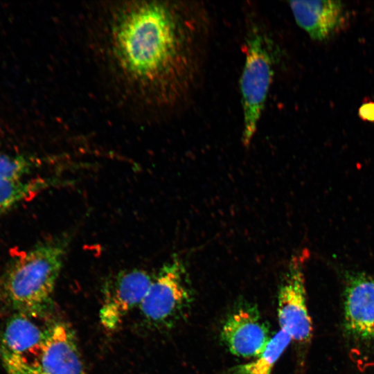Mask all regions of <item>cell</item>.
<instances>
[{
  "mask_svg": "<svg viewBox=\"0 0 374 374\" xmlns=\"http://www.w3.org/2000/svg\"><path fill=\"white\" fill-rule=\"evenodd\" d=\"M291 341L290 336L280 330L269 339L264 350L255 360L232 368L231 374H270Z\"/></svg>",
  "mask_w": 374,
  "mask_h": 374,
  "instance_id": "13",
  "label": "cell"
},
{
  "mask_svg": "<svg viewBox=\"0 0 374 374\" xmlns=\"http://www.w3.org/2000/svg\"><path fill=\"white\" fill-rule=\"evenodd\" d=\"M193 301L184 262L174 256L153 274L152 283L139 307L144 321L156 329H168L181 321Z\"/></svg>",
  "mask_w": 374,
  "mask_h": 374,
  "instance_id": "4",
  "label": "cell"
},
{
  "mask_svg": "<svg viewBox=\"0 0 374 374\" xmlns=\"http://www.w3.org/2000/svg\"><path fill=\"white\" fill-rule=\"evenodd\" d=\"M221 338L230 352L244 358L256 357L269 339V328L256 305L244 303L238 305L227 317Z\"/></svg>",
  "mask_w": 374,
  "mask_h": 374,
  "instance_id": "9",
  "label": "cell"
},
{
  "mask_svg": "<svg viewBox=\"0 0 374 374\" xmlns=\"http://www.w3.org/2000/svg\"><path fill=\"white\" fill-rule=\"evenodd\" d=\"M52 181L46 179H0V216L47 188Z\"/></svg>",
  "mask_w": 374,
  "mask_h": 374,
  "instance_id": "12",
  "label": "cell"
},
{
  "mask_svg": "<svg viewBox=\"0 0 374 374\" xmlns=\"http://www.w3.org/2000/svg\"><path fill=\"white\" fill-rule=\"evenodd\" d=\"M358 115L364 121L374 122V102L362 104L359 108Z\"/></svg>",
  "mask_w": 374,
  "mask_h": 374,
  "instance_id": "15",
  "label": "cell"
},
{
  "mask_svg": "<svg viewBox=\"0 0 374 374\" xmlns=\"http://www.w3.org/2000/svg\"><path fill=\"white\" fill-rule=\"evenodd\" d=\"M344 290V326L352 338L374 340V276L346 271Z\"/></svg>",
  "mask_w": 374,
  "mask_h": 374,
  "instance_id": "8",
  "label": "cell"
},
{
  "mask_svg": "<svg viewBox=\"0 0 374 374\" xmlns=\"http://www.w3.org/2000/svg\"><path fill=\"white\" fill-rule=\"evenodd\" d=\"M301 262V259L296 257L289 265L278 294L277 315L280 330L292 340L304 345L312 338V324L307 306Z\"/></svg>",
  "mask_w": 374,
  "mask_h": 374,
  "instance_id": "7",
  "label": "cell"
},
{
  "mask_svg": "<svg viewBox=\"0 0 374 374\" xmlns=\"http://www.w3.org/2000/svg\"><path fill=\"white\" fill-rule=\"evenodd\" d=\"M35 166L30 157L7 153L0 149V179H25Z\"/></svg>",
  "mask_w": 374,
  "mask_h": 374,
  "instance_id": "14",
  "label": "cell"
},
{
  "mask_svg": "<svg viewBox=\"0 0 374 374\" xmlns=\"http://www.w3.org/2000/svg\"><path fill=\"white\" fill-rule=\"evenodd\" d=\"M245 61L240 80L243 112L242 142L249 145L262 114L274 74V47L267 32L257 23L248 27Z\"/></svg>",
  "mask_w": 374,
  "mask_h": 374,
  "instance_id": "3",
  "label": "cell"
},
{
  "mask_svg": "<svg viewBox=\"0 0 374 374\" xmlns=\"http://www.w3.org/2000/svg\"><path fill=\"white\" fill-rule=\"evenodd\" d=\"M195 10L193 6L158 1L108 6L101 51L114 81L132 100L168 107L190 90L199 67L203 30Z\"/></svg>",
  "mask_w": 374,
  "mask_h": 374,
  "instance_id": "1",
  "label": "cell"
},
{
  "mask_svg": "<svg viewBox=\"0 0 374 374\" xmlns=\"http://www.w3.org/2000/svg\"><path fill=\"white\" fill-rule=\"evenodd\" d=\"M44 317L15 312L6 322L0 337V355L8 374H33L53 325L40 324Z\"/></svg>",
  "mask_w": 374,
  "mask_h": 374,
  "instance_id": "5",
  "label": "cell"
},
{
  "mask_svg": "<svg viewBox=\"0 0 374 374\" xmlns=\"http://www.w3.org/2000/svg\"><path fill=\"white\" fill-rule=\"evenodd\" d=\"M289 6L297 24L318 42L332 39L348 23V11L341 1H292Z\"/></svg>",
  "mask_w": 374,
  "mask_h": 374,
  "instance_id": "11",
  "label": "cell"
},
{
  "mask_svg": "<svg viewBox=\"0 0 374 374\" xmlns=\"http://www.w3.org/2000/svg\"><path fill=\"white\" fill-rule=\"evenodd\" d=\"M153 274L133 268L109 276L102 287L99 319L107 330L117 329L131 310L139 307L152 283Z\"/></svg>",
  "mask_w": 374,
  "mask_h": 374,
  "instance_id": "6",
  "label": "cell"
},
{
  "mask_svg": "<svg viewBox=\"0 0 374 374\" xmlns=\"http://www.w3.org/2000/svg\"><path fill=\"white\" fill-rule=\"evenodd\" d=\"M33 374H87L74 332L67 323H53Z\"/></svg>",
  "mask_w": 374,
  "mask_h": 374,
  "instance_id": "10",
  "label": "cell"
},
{
  "mask_svg": "<svg viewBox=\"0 0 374 374\" xmlns=\"http://www.w3.org/2000/svg\"><path fill=\"white\" fill-rule=\"evenodd\" d=\"M71 238L62 234L17 257L0 279V294L16 312L44 316L52 302Z\"/></svg>",
  "mask_w": 374,
  "mask_h": 374,
  "instance_id": "2",
  "label": "cell"
}]
</instances>
